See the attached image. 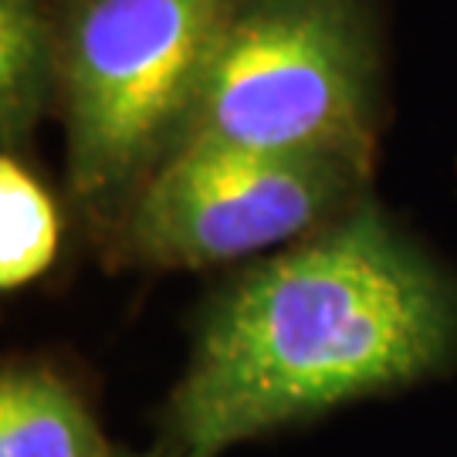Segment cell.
Masks as SVG:
<instances>
[{
	"label": "cell",
	"mask_w": 457,
	"mask_h": 457,
	"mask_svg": "<svg viewBox=\"0 0 457 457\" xmlns=\"http://www.w3.org/2000/svg\"><path fill=\"white\" fill-rule=\"evenodd\" d=\"M373 163L343 153L177 149L105 245L139 268H211L295 245L370 200Z\"/></svg>",
	"instance_id": "obj_4"
},
{
	"label": "cell",
	"mask_w": 457,
	"mask_h": 457,
	"mask_svg": "<svg viewBox=\"0 0 457 457\" xmlns=\"http://www.w3.org/2000/svg\"><path fill=\"white\" fill-rule=\"evenodd\" d=\"M58 105V34L51 0H0V139L28 146L34 126Z\"/></svg>",
	"instance_id": "obj_6"
},
{
	"label": "cell",
	"mask_w": 457,
	"mask_h": 457,
	"mask_svg": "<svg viewBox=\"0 0 457 457\" xmlns=\"http://www.w3.org/2000/svg\"><path fill=\"white\" fill-rule=\"evenodd\" d=\"M0 457H112L96 417L62 376L11 362L0 376Z\"/></svg>",
	"instance_id": "obj_5"
},
{
	"label": "cell",
	"mask_w": 457,
	"mask_h": 457,
	"mask_svg": "<svg viewBox=\"0 0 457 457\" xmlns=\"http://www.w3.org/2000/svg\"><path fill=\"white\" fill-rule=\"evenodd\" d=\"M379 31L370 0H241L173 149L376 156Z\"/></svg>",
	"instance_id": "obj_2"
},
{
	"label": "cell",
	"mask_w": 457,
	"mask_h": 457,
	"mask_svg": "<svg viewBox=\"0 0 457 457\" xmlns=\"http://www.w3.org/2000/svg\"><path fill=\"white\" fill-rule=\"evenodd\" d=\"M62 220L45 183L17 156L0 160V285L11 292L45 275L58 254Z\"/></svg>",
	"instance_id": "obj_7"
},
{
	"label": "cell",
	"mask_w": 457,
	"mask_h": 457,
	"mask_svg": "<svg viewBox=\"0 0 457 457\" xmlns=\"http://www.w3.org/2000/svg\"><path fill=\"white\" fill-rule=\"evenodd\" d=\"M241 0H51L68 187L102 241L173 149Z\"/></svg>",
	"instance_id": "obj_3"
},
{
	"label": "cell",
	"mask_w": 457,
	"mask_h": 457,
	"mask_svg": "<svg viewBox=\"0 0 457 457\" xmlns=\"http://www.w3.org/2000/svg\"><path fill=\"white\" fill-rule=\"evenodd\" d=\"M457 349V288L373 200L217 292L149 457L230 444L437 373Z\"/></svg>",
	"instance_id": "obj_1"
}]
</instances>
